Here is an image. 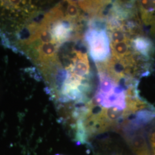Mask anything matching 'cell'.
<instances>
[{
    "mask_svg": "<svg viewBox=\"0 0 155 155\" xmlns=\"http://www.w3.org/2000/svg\"><path fill=\"white\" fill-rule=\"evenodd\" d=\"M94 20L90 22L89 29L85 34L90 55L95 62L104 63L111 54L110 41L107 34L106 25Z\"/></svg>",
    "mask_w": 155,
    "mask_h": 155,
    "instance_id": "1",
    "label": "cell"
},
{
    "mask_svg": "<svg viewBox=\"0 0 155 155\" xmlns=\"http://www.w3.org/2000/svg\"><path fill=\"white\" fill-rule=\"evenodd\" d=\"M67 8L64 13L65 18L74 22H78L82 19L77 2L72 1H66Z\"/></svg>",
    "mask_w": 155,
    "mask_h": 155,
    "instance_id": "4",
    "label": "cell"
},
{
    "mask_svg": "<svg viewBox=\"0 0 155 155\" xmlns=\"http://www.w3.org/2000/svg\"><path fill=\"white\" fill-rule=\"evenodd\" d=\"M131 45L134 52L138 55L149 61L153 54V45L151 40L143 35L133 36L131 38Z\"/></svg>",
    "mask_w": 155,
    "mask_h": 155,
    "instance_id": "2",
    "label": "cell"
},
{
    "mask_svg": "<svg viewBox=\"0 0 155 155\" xmlns=\"http://www.w3.org/2000/svg\"><path fill=\"white\" fill-rule=\"evenodd\" d=\"M139 9L144 23L153 25L155 31V1H139Z\"/></svg>",
    "mask_w": 155,
    "mask_h": 155,
    "instance_id": "3",
    "label": "cell"
}]
</instances>
